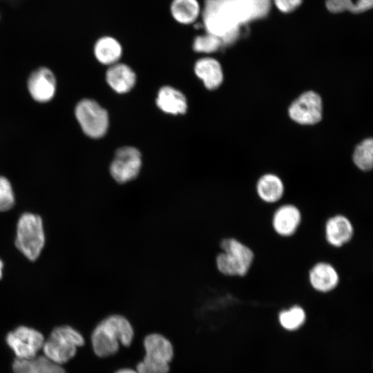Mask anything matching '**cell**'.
Returning <instances> with one entry per match:
<instances>
[{
	"instance_id": "obj_1",
	"label": "cell",
	"mask_w": 373,
	"mask_h": 373,
	"mask_svg": "<svg viewBox=\"0 0 373 373\" xmlns=\"http://www.w3.org/2000/svg\"><path fill=\"white\" fill-rule=\"evenodd\" d=\"M134 337V329L124 316L112 314L100 321L93 329L91 343L95 354L107 357L117 352L120 345L129 346Z\"/></svg>"
},
{
	"instance_id": "obj_2",
	"label": "cell",
	"mask_w": 373,
	"mask_h": 373,
	"mask_svg": "<svg viewBox=\"0 0 373 373\" xmlns=\"http://www.w3.org/2000/svg\"><path fill=\"white\" fill-rule=\"evenodd\" d=\"M202 12L207 33L220 38L222 46L236 39L242 23L230 0H207Z\"/></svg>"
},
{
	"instance_id": "obj_3",
	"label": "cell",
	"mask_w": 373,
	"mask_h": 373,
	"mask_svg": "<svg viewBox=\"0 0 373 373\" xmlns=\"http://www.w3.org/2000/svg\"><path fill=\"white\" fill-rule=\"evenodd\" d=\"M220 247L222 251L216 258L219 272L227 276H245L254 262L253 251L234 238H224Z\"/></svg>"
},
{
	"instance_id": "obj_4",
	"label": "cell",
	"mask_w": 373,
	"mask_h": 373,
	"mask_svg": "<svg viewBox=\"0 0 373 373\" xmlns=\"http://www.w3.org/2000/svg\"><path fill=\"white\" fill-rule=\"evenodd\" d=\"M84 344L83 336L68 325L55 328L44 341V355L52 361L62 365L73 358L78 347Z\"/></svg>"
},
{
	"instance_id": "obj_5",
	"label": "cell",
	"mask_w": 373,
	"mask_h": 373,
	"mask_svg": "<svg viewBox=\"0 0 373 373\" xmlns=\"http://www.w3.org/2000/svg\"><path fill=\"white\" fill-rule=\"evenodd\" d=\"M143 346L145 354L135 370L139 373H169L174 355L171 341L160 334L153 333L146 336Z\"/></svg>"
},
{
	"instance_id": "obj_6",
	"label": "cell",
	"mask_w": 373,
	"mask_h": 373,
	"mask_svg": "<svg viewBox=\"0 0 373 373\" xmlns=\"http://www.w3.org/2000/svg\"><path fill=\"white\" fill-rule=\"evenodd\" d=\"M45 244L42 220L38 215L25 213L17 222L15 245L30 260H35Z\"/></svg>"
},
{
	"instance_id": "obj_7",
	"label": "cell",
	"mask_w": 373,
	"mask_h": 373,
	"mask_svg": "<svg viewBox=\"0 0 373 373\" xmlns=\"http://www.w3.org/2000/svg\"><path fill=\"white\" fill-rule=\"evenodd\" d=\"M75 116L87 135L99 138L106 133L108 113L97 102L88 99L80 101L75 108Z\"/></svg>"
},
{
	"instance_id": "obj_8",
	"label": "cell",
	"mask_w": 373,
	"mask_h": 373,
	"mask_svg": "<svg viewBox=\"0 0 373 373\" xmlns=\"http://www.w3.org/2000/svg\"><path fill=\"white\" fill-rule=\"evenodd\" d=\"M45 338L39 331L26 326H20L6 336V342L17 359H30L42 350Z\"/></svg>"
},
{
	"instance_id": "obj_9",
	"label": "cell",
	"mask_w": 373,
	"mask_h": 373,
	"mask_svg": "<svg viewBox=\"0 0 373 373\" xmlns=\"http://www.w3.org/2000/svg\"><path fill=\"white\" fill-rule=\"evenodd\" d=\"M142 166L140 151L132 146L119 149L110 166V173L117 183L124 184L134 180Z\"/></svg>"
},
{
	"instance_id": "obj_10",
	"label": "cell",
	"mask_w": 373,
	"mask_h": 373,
	"mask_svg": "<svg viewBox=\"0 0 373 373\" xmlns=\"http://www.w3.org/2000/svg\"><path fill=\"white\" fill-rule=\"evenodd\" d=\"M323 105L319 95L307 91L300 95L289 108V115L300 124H314L322 118Z\"/></svg>"
},
{
	"instance_id": "obj_11",
	"label": "cell",
	"mask_w": 373,
	"mask_h": 373,
	"mask_svg": "<svg viewBox=\"0 0 373 373\" xmlns=\"http://www.w3.org/2000/svg\"><path fill=\"white\" fill-rule=\"evenodd\" d=\"M28 88L35 100L39 102H48L55 93V77L48 68H40L30 75Z\"/></svg>"
},
{
	"instance_id": "obj_12",
	"label": "cell",
	"mask_w": 373,
	"mask_h": 373,
	"mask_svg": "<svg viewBox=\"0 0 373 373\" xmlns=\"http://www.w3.org/2000/svg\"><path fill=\"white\" fill-rule=\"evenodd\" d=\"M301 220L302 215L299 209L294 204H286L275 211L271 224L278 235L289 237L296 233Z\"/></svg>"
},
{
	"instance_id": "obj_13",
	"label": "cell",
	"mask_w": 373,
	"mask_h": 373,
	"mask_svg": "<svg viewBox=\"0 0 373 373\" xmlns=\"http://www.w3.org/2000/svg\"><path fill=\"white\" fill-rule=\"evenodd\" d=\"M354 236L352 222L343 215L330 217L325 225L326 241L332 247H341L349 242Z\"/></svg>"
},
{
	"instance_id": "obj_14",
	"label": "cell",
	"mask_w": 373,
	"mask_h": 373,
	"mask_svg": "<svg viewBox=\"0 0 373 373\" xmlns=\"http://www.w3.org/2000/svg\"><path fill=\"white\" fill-rule=\"evenodd\" d=\"M308 278L311 286L320 292H328L334 289L340 280L336 268L326 262L316 263L310 269Z\"/></svg>"
},
{
	"instance_id": "obj_15",
	"label": "cell",
	"mask_w": 373,
	"mask_h": 373,
	"mask_svg": "<svg viewBox=\"0 0 373 373\" xmlns=\"http://www.w3.org/2000/svg\"><path fill=\"white\" fill-rule=\"evenodd\" d=\"M12 370L13 373H66L62 365L44 355H37L30 359L15 358Z\"/></svg>"
},
{
	"instance_id": "obj_16",
	"label": "cell",
	"mask_w": 373,
	"mask_h": 373,
	"mask_svg": "<svg viewBox=\"0 0 373 373\" xmlns=\"http://www.w3.org/2000/svg\"><path fill=\"white\" fill-rule=\"evenodd\" d=\"M136 80L135 73L124 64H114L107 70L106 81L109 86L119 93L129 91Z\"/></svg>"
},
{
	"instance_id": "obj_17",
	"label": "cell",
	"mask_w": 373,
	"mask_h": 373,
	"mask_svg": "<svg viewBox=\"0 0 373 373\" xmlns=\"http://www.w3.org/2000/svg\"><path fill=\"white\" fill-rule=\"evenodd\" d=\"M194 70L208 89H216L222 82V70L220 63L215 59L206 57L199 59L195 64Z\"/></svg>"
},
{
	"instance_id": "obj_18",
	"label": "cell",
	"mask_w": 373,
	"mask_h": 373,
	"mask_svg": "<svg viewBox=\"0 0 373 373\" xmlns=\"http://www.w3.org/2000/svg\"><path fill=\"white\" fill-rule=\"evenodd\" d=\"M256 192L263 202L275 203L283 198L285 186L278 175L267 173L258 179L256 184Z\"/></svg>"
},
{
	"instance_id": "obj_19",
	"label": "cell",
	"mask_w": 373,
	"mask_h": 373,
	"mask_svg": "<svg viewBox=\"0 0 373 373\" xmlns=\"http://www.w3.org/2000/svg\"><path fill=\"white\" fill-rule=\"evenodd\" d=\"M156 102L162 111L170 114H183L187 108L185 96L171 86H164L159 90Z\"/></svg>"
},
{
	"instance_id": "obj_20",
	"label": "cell",
	"mask_w": 373,
	"mask_h": 373,
	"mask_svg": "<svg viewBox=\"0 0 373 373\" xmlns=\"http://www.w3.org/2000/svg\"><path fill=\"white\" fill-rule=\"evenodd\" d=\"M238 11L242 23H245L267 15L270 0H230Z\"/></svg>"
},
{
	"instance_id": "obj_21",
	"label": "cell",
	"mask_w": 373,
	"mask_h": 373,
	"mask_svg": "<svg viewBox=\"0 0 373 373\" xmlns=\"http://www.w3.org/2000/svg\"><path fill=\"white\" fill-rule=\"evenodd\" d=\"M170 11L176 21L184 25L195 21L202 12L198 0H173Z\"/></svg>"
},
{
	"instance_id": "obj_22",
	"label": "cell",
	"mask_w": 373,
	"mask_h": 373,
	"mask_svg": "<svg viewBox=\"0 0 373 373\" xmlns=\"http://www.w3.org/2000/svg\"><path fill=\"white\" fill-rule=\"evenodd\" d=\"M94 53L97 59L104 64H116L122 55V46L119 41L112 37L99 39L94 46Z\"/></svg>"
},
{
	"instance_id": "obj_23",
	"label": "cell",
	"mask_w": 373,
	"mask_h": 373,
	"mask_svg": "<svg viewBox=\"0 0 373 373\" xmlns=\"http://www.w3.org/2000/svg\"><path fill=\"white\" fill-rule=\"evenodd\" d=\"M353 161L361 170L367 171L373 166V141L369 138L361 142L355 149Z\"/></svg>"
},
{
	"instance_id": "obj_24",
	"label": "cell",
	"mask_w": 373,
	"mask_h": 373,
	"mask_svg": "<svg viewBox=\"0 0 373 373\" xmlns=\"http://www.w3.org/2000/svg\"><path fill=\"white\" fill-rule=\"evenodd\" d=\"M305 320V311L298 305H295L287 310H283L279 314L280 323L287 329H298L303 324Z\"/></svg>"
},
{
	"instance_id": "obj_25",
	"label": "cell",
	"mask_w": 373,
	"mask_h": 373,
	"mask_svg": "<svg viewBox=\"0 0 373 373\" xmlns=\"http://www.w3.org/2000/svg\"><path fill=\"white\" fill-rule=\"evenodd\" d=\"M222 46V42L218 37L209 33L196 37L193 41V48L198 52H213Z\"/></svg>"
},
{
	"instance_id": "obj_26",
	"label": "cell",
	"mask_w": 373,
	"mask_h": 373,
	"mask_svg": "<svg viewBox=\"0 0 373 373\" xmlns=\"http://www.w3.org/2000/svg\"><path fill=\"white\" fill-rule=\"evenodd\" d=\"M15 204V195L9 180L0 176V211L10 210Z\"/></svg>"
},
{
	"instance_id": "obj_27",
	"label": "cell",
	"mask_w": 373,
	"mask_h": 373,
	"mask_svg": "<svg viewBox=\"0 0 373 373\" xmlns=\"http://www.w3.org/2000/svg\"><path fill=\"white\" fill-rule=\"evenodd\" d=\"M326 6L332 12L348 10L356 13L355 4L352 0H327Z\"/></svg>"
},
{
	"instance_id": "obj_28",
	"label": "cell",
	"mask_w": 373,
	"mask_h": 373,
	"mask_svg": "<svg viewBox=\"0 0 373 373\" xmlns=\"http://www.w3.org/2000/svg\"><path fill=\"white\" fill-rule=\"evenodd\" d=\"M302 0H274L277 8L283 12H289L295 10Z\"/></svg>"
},
{
	"instance_id": "obj_29",
	"label": "cell",
	"mask_w": 373,
	"mask_h": 373,
	"mask_svg": "<svg viewBox=\"0 0 373 373\" xmlns=\"http://www.w3.org/2000/svg\"><path fill=\"white\" fill-rule=\"evenodd\" d=\"M354 4L356 13L362 12L372 7L373 0H358Z\"/></svg>"
},
{
	"instance_id": "obj_30",
	"label": "cell",
	"mask_w": 373,
	"mask_h": 373,
	"mask_svg": "<svg viewBox=\"0 0 373 373\" xmlns=\"http://www.w3.org/2000/svg\"><path fill=\"white\" fill-rule=\"evenodd\" d=\"M114 373H139L136 370L131 369V368H122Z\"/></svg>"
},
{
	"instance_id": "obj_31",
	"label": "cell",
	"mask_w": 373,
	"mask_h": 373,
	"mask_svg": "<svg viewBox=\"0 0 373 373\" xmlns=\"http://www.w3.org/2000/svg\"><path fill=\"white\" fill-rule=\"evenodd\" d=\"M3 262L0 260V279H1V277H2V269H3Z\"/></svg>"
}]
</instances>
